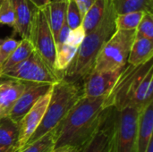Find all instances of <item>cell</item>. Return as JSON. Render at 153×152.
I'll list each match as a JSON object with an SVG mask.
<instances>
[{
    "label": "cell",
    "mask_w": 153,
    "mask_h": 152,
    "mask_svg": "<svg viewBox=\"0 0 153 152\" xmlns=\"http://www.w3.org/2000/svg\"><path fill=\"white\" fill-rule=\"evenodd\" d=\"M19 123L12 120L8 116L0 117V146L16 148L18 150Z\"/></svg>",
    "instance_id": "obj_19"
},
{
    "label": "cell",
    "mask_w": 153,
    "mask_h": 152,
    "mask_svg": "<svg viewBox=\"0 0 153 152\" xmlns=\"http://www.w3.org/2000/svg\"><path fill=\"white\" fill-rule=\"evenodd\" d=\"M66 7H67V1L52 0L44 8L49 27L51 29L55 39L57 37L63 24L65 22Z\"/></svg>",
    "instance_id": "obj_17"
},
{
    "label": "cell",
    "mask_w": 153,
    "mask_h": 152,
    "mask_svg": "<svg viewBox=\"0 0 153 152\" xmlns=\"http://www.w3.org/2000/svg\"><path fill=\"white\" fill-rule=\"evenodd\" d=\"M2 116V113H1V109H0V117Z\"/></svg>",
    "instance_id": "obj_37"
},
{
    "label": "cell",
    "mask_w": 153,
    "mask_h": 152,
    "mask_svg": "<svg viewBox=\"0 0 153 152\" xmlns=\"http://www.w3.org/2000/svg\"><path fill=\"white\" fill-rule=\"evenodd\" d=\"M0 24L13 29L15 24V12L13 0H2L0 4Z\"/></svg>",
    "instance_id": "obj_27"
},
{
    "label": "cell",
    "mask_w": 153,
    "mask_h": 152,
    "mask_svg": "<svg viewBox=\"0 0 153 152\" xmlns=\"http://www.w3.org/2000/svg\"><path fill=\"white\" fill-rule=\"evenodd\" d=\"M56 140V128L47 133L38 140L24 145L16 152H53Z\"/></svg>",
    "instance_id": "obj_22"
},
{
    "label": "cell",
    "mask_w": 153,
    "mask_h": 152,
    "mask_svg": "<svg viewBox=\"0 0 153 152\" xmlns=\"http://www.w3.org/2000/svg\"><path fill=\"white\" fill-rule=\"evenodd\" d=\"M15 12L14 33H18L22 39H28L31 22L38 8L30 0H13Z\"/></svg>",
    "instance_id": "obj_15"
},
{
    "label": "cell",
    "mask_w": 153,
    "mask_h": 152,
    "mask_svg": "<svg viewBox=\"0 0 153 152\" xmlns=\"http://www.w3.org/2000/svg\"><path fill=\"white\" fill-rule=\"evenodd\" d=\"M28 39L32 44L34 51L46 65L53 71L62 73L56 69V42L44 9H38L35 13Z\"/></svg>",
    "instance_id": "obj_6"
},
{
    "label": "cell",
    "mask_w": 153,
    "mask_h": 152,
    "mask_svg": "<svg viewBox=\"0 0 153 152\" xmlns=\"http://www.w3.org/2000/svg\"><path fill=\"white\" fill-rule=\"evenodd\" d=\"M34 82L6 80L0 83V109L2 116H7L19 97Z\"/></svg>",
    "instance_id": "obj_13"
},
{
    "label": "cell",
    "mask_w": 153,
    "mask_h": 152,
    "mask_svg": "<svg viewBox=\"0 0 153 152\" xmlns=\"http://www.w3.org/2000/svg\"><path fill=\"white\" fill-rule=\"evenodd\" d=\"M153 101L143 107L139 113L135 152H146L152 140Z\"/></svg>",
    "instance_id": "obj_14"
},
{
    "label": "cell",
    "mask_w": 153,
    "mask_h": 152,
    "mask_svg": "<svg viewBox=\"0 0 153 152\" xmlns=\"http://www.w3.org/2000/svg\"><path fill=\"white\" fill-rule=\"evenodd\" d=\"M117 14L142 11L153 13V0H111Z\"/></svg>",
    "instance_id": "obj_21"
},
{
    "label": "cell",
    "mask_w": 153,
    "mask_h": 152,
    "mask_svg": "<svg viewBox=\"0 0 153 152\" xmlns=\"http://www.w3.org/2000/svg\"><path fill=\"white\" fill-rule=\"evenodd\" d=\"M116 16L117 13L111 0H108L103 20L93 30L85 35L72 62L63 72V79L70 82H82L93 70L99 53L117 31Z\"/></svg>",
    "instance_id": "obj_2"
},
{
    "label": "cell",
    "mask_w": 153,
    "mask_h": 152,
    "mask_svg": "<svg viewBox=\"0 0 153 152\" xmlns=\"http://www.w3.org/2000/svg\"><path fill=\"white\" fill-rule=\"evenodd\" d=\"M136 38H146L153 40V13L145 12L135 30Z\"/></svg>",
    "instance_id": "obj_26"
},
{
    "label": "cell",
    "mask_w": 153,
    "mask_h": 152,
    "mask_svg": "<svg viewBox=\"0 0 153 152\" xmlns=\"http://www.w3.org/2000/svg\"><path fill=\"white\" fill-rule=\"evenodd\" d=\"M140 110L126 106L117 111L116 152H135L137 123Z\"/></svg>",
    "instance_id": "obj_7"
},
{
    "label": "cell",
    "mask_w": 153,
    "mask_h": 152,
    "mask_svg": "<svg viewBox=\"0 0 153 152\" xmlns=\"http://www.w3.org/2000/svg\"><path fill=\"white\" fill-rule=\"evenodd\" d=\"M74 1L77 4L82 16L85 13V12L89 9V7L91 5V4L94 2V0H74Z\"/></svg>",
    "instance_id": "obj_31"
},
{
    "label": "cell",
    "mask_w": 153,
    "mask_h": 152,
    "mask_svg": "<svg viewBox=\"0 0 153 152\" xmlns=\"http://www.w3.org/2000/svg\"><path fill=\"white\" fill-rule=\"evenodd\" d=\"M1 78L53 85L63 79V73L53 71L33 51L25 60L3 73L0 75Z\"/></svg>",
    "instance_id": "obj_5"
},
{
    "label": "cell",
    "mask_w": 153,
    "mask_h": 152,
    "mask_svg": "<svg viewBox=\"0 0 153 152\" xmlns=\"http://www.w3.org/2000/svg\"><path fill=\"white\" fill-rule=\"evenodd\" d=\"M71 29L69 28V26L67 25V23L65 22V23L63 24L57 37L55 39V42H56V47H59L61 45L65 44L66 42V39L68 38V35H69V32H70Z\"/></svg>",
    "instance_id": "obj_30"
},
{
    "label": "cell",
    "mask_w": 153,
    "mask_h": 152,
    "mask_svg": "<svg viewBox=\"0 0 153 152\" xmlns=\"http://www.w3.org/2000/svg\"><path fill=\"white\" fill-rule=\"evenodd\" d=\"M134 39L135 30H117L99 53L93 70L105 72L125 67Z\"/></svg>",
    "instance_id": "obj_4"
},
{
    "label": "cell",
    "mask_w": 153,
    "mask_h": 152,
    "mask_svg": "<svg viewBox=\"0 0 153 152\" xmlns=\"http://www.w3.org/2000/svg\"><path fill=\"white\" fill-rule=\"evenodd\" d=\"M20 40H17L12 37L5 39H0V65L8 58L10 54L18 46Z\"/></svg>",
    "instance_id": "obj_28"
},
{
    "label": "cell",
    "mask_w": 153,
    "mask_h": 152,
    "mask_svg": "<svg viewBox=\"0 0 153 152\" xmlns=\"http://www.w3.org/2000/svg\"><path fill=\"white\" fill-rule=\"evenodd\" d=\"M108 95L82 97L56 127L55 150L63 146L81 148L92 137L103 118Z\"/></svg>",
    "instance_id": "obj_1"
},
{
    "label": "cell",
    "mask_w": 153,
    "mask_h": 152,
    "mask_svg": "<svg viewBox=\"0 0 153 152\" xmlns=\"http://www.w3.org/2000/svg\"><path fill=\"white\" fill-rule=\"evenodd\" d=\"M1 2H2V0H0V4H1Z\"/></svg>",
    "instance_id": "obj_38"
},
{
    "label": "cell",
    "mask_w": 153,
    "mask_h": 152,
    "mask_svg": "<svg viewBox=\"0 0 153 152\" xmlns=\"http://www.w3.org/2000/svg\"><path fill=\"white\" fill-rule=\"evenodd\" d=\"M153 101V70L150 69L141 76L132 88L126 100V106H134L142 109Z\"/></svg>",
    "instance_id": "obj_12"
},
{
    "label": "cell",
    "mask_w": 153,
    "mask_h": 152,
    "mask_svg": "<svg viewBox=\"0 0 153 152\" xmlns=\"http://www.w3.org/2000/svg\"><path fill=\"white\" fill-rule=\"evenodd\" d=\"M125 67L105 72L92 70L82 80V97L97 98L108 95Z\"/></svg>",
    "instance_id": "obj_9"
},
{
    "label": "cell",
    "mask_w": 153,
    "mask_h": 152,
    "mask_svg": "<svg viewBox=\"0 0 153 152\" xmlns=\"http://www.w3.org/2000/svg\"><path fill=\"white\" fill-rule=\"evenodd\" d=\"M82 14L74 0H67V7L65 13V22L71 30L82 25Z\"/></svg>",
    "instance_id": "obj_25"
},
{
    "label": "cell",
    "mask_w": 153,
    "mask_h": 152,
    "mask_svg": "<svg viewBox=\"0 0 153 152\" xmlns=\"http://www.w3.org/2000/svg\"><path fill=\"white\" fill-rule=\"evenodd\" d=\"M117 111L115 107H107L101 123L81 152H116Z\"/></svg>",
    "instance_id": "obj_8"
},
{
    "label": "cell",
    "mask_w": 153,
    "mask_h": 152,
    "mask_svg": "<svg viewBox=\"0 0 153 152\" xmlns=\"http://www.w3.org/2000/svg\"><path fill=\"white\" fill-rule=\"evenodd\" d=\"M17 151L16 148H4L0 146V152H16Z\"/></svg>",
    "instance_id": "obj_34"
},
{
    "label": "cell",
    "mask_w": 153,
    "mask_h": 152,
    "mask_svg": "<svg viewBox=\"0 0 153 152\" xmlns=\"http://www.w3.org/2000/svg\"><path fill=\"white\" fill-rule=\"evenodd\" d=\"M55 1H67V0H55Z\"/></svg>",
    "instance_id": "obj_36"
},
{
    "label": "cell",
    "mask_w": 153,
    "mask_h": 152,
    "mask_svg": "<svg viewBox=\"0 0 153 152\" xmlns=\"http://www.w3.org/2000/svg\"><path fill=\"white\" fill-rule=\"evenodd\" d=\"M81 148H76L73 146H63L58 149L54 150L53 152H81Z\"/></svg>",
    "instance_id": "obj_32"
},
{
    "label": "cell",
    "mask_w": 153,
    "mask_h": 152,
    "mask_svg": "<svg viewBox=\"0 0 153 152\" xmlns=\"http://www.w3.org/2000/svg\"><path fill=\"white\" fill-rule=\"evenodd\" d=\"M34 51L33 46L29 39H22L18 46L10 54L8 58L0 65V75L16 65L25 60Z\"/></svg>",
    "instance_id": "obj_20"
},
{
    "label": "cell",
    "mask_w": 153,
    "mask_h": 152,
    "mask_svg": "<svg viewBox=\"0 0 153 152\" xmlns=\"http://www.w3.org/2000/svg\"><path fill=\"white\" fill-rule=\"evenodd\" d=\"M81 98H82V85L81 82H70L61 79L53 84L50 100L44 117L26 144L38 140L55 129Z\"/></svg>",
    "instance_id": "obj_3"
},
{
    "label": "cell",
    "mask_w": 153,
    "mask_h": 152,
    "mask_svg": "<svg viewBox=\"0 0 153 152\" xmlns=\"http://www.w3.org/2000/svg\"><path fill=\"white\" fill-rule=\"evenodd\" d=\"M145 12L136 11L116 16V28L117 30H136Z\"/></svg>",
    "instance_id": "obj_23"
},
{
    "label": "cell",
    "mask_w": 153,
    "mask_h": 152,
    "mask_svg": "<svg viewBox=\"0 0 153 152\" xmlns=\"http://www.w3.org/2000/svg\"><path fill=\"white\" fill-rule=\"evenodd\" d=\"M78 48L72 47L66 43L56 48V69L59 72H64L70 65L74 57Z\"/></svg>",
    "instance_id": "obj_24"
},
{
    "label": "cell",
    "mask_w": 153,
    "mask_h": 152,
    "mask_svg": "<svg viewBox=\"0 0 153 152\" xmlns=\"http://www.w3.org/2000/svg\"><path fill=\"white\" fill-rule=\"evenodd\" d=\"M52 86L48 83H32L19 97L7 116L14 122L19 123L35 103L52 89Z\"/></svg>",
    "instance_id": "obj_11"
},
{
    "label": "cell",
    "mask_w": 153,
    "mask_h": 152,
    "mask_svg": "<svg viewBox=\"0 0 153 152\" xmlns=\"http://www.w3.org/2000/svg\"><path fill=\"white\" fill-rule=\"evenodd\" d=\"M38 9H44L51 0H30Z\"/></svg>",
    "instance_id": "obj_33"
},
{
    "label": "cell",
    "mask_w": 153,
    "mask_h": 152,
    "mask_svg": "<svg viewBox=\"0 0 153 152\" xmlns=\"http://www.w3.org/2000/svg\"><path fill=\"white\" fill-rule=\"evenodd\" d=\"M85 31L82 28V26H79L74 30H71L68 35V38L66 39V44L74 47H79L80 45L82 44L84 37H85Z\"/></svg>",
    "instance_id": "obj_29"
},
{
    "label": "cell",
    "mask_w": 153,
    "mask_h": 152,
    "mask_svg": "<svg viewBox=\"0 0 153 152\" xmlns=\"http://www.w3.org/2000/svg\"><path fill=\"white\" fill-rule=\"evenodd\" d=\"M146 152H153V140L151 141L149 146H148V149H147V151Z\"/></svg>",
    "instance_id": "obj_35"
},
{
    "label": "cell",
    "mask_w": 153,
    "mask_h": 152,
    "mask_svg": "<svg viewBox=\"0 0 153 152\" xmlns=\"http://www.w3.org/2000/svg\"><path fill=\"white\" fill-rule=\"evenodd\" d=\"M108 4V0H94L89 9L85 12L82 22V26L85 34L93 30L101 22L106 14Z\"/></svg>",
    "instance_id": "obj_18"
},
{
    "label": "cell",
    "mask_w": 153,
    "mask_h": 152,
    "mask_svg": "<svg viewBox=\"0 0 153 152\" xmlns=\"http://www.w3.org/2000/svg\"><path fill=\"white\" fill-rule=\"evenodd\" d=\"M51 90L43 95L19 122L18 151L26 144L30 136L40 125L50 100Z\"/></svg>",
    "instance_id": "obj_10"
},
{
    "label": "cell",
    "mask_w": 153,
    "mask_h": 152,
    "mask_svg": "<svg viewBox=\"0 0 153 152\" xmlns=\"http://www.w3.org/2000/svg\"><path fill=\"white\" fill-rule=\"evenodd\" d=\"M153 40L146 38H136L132 45L127 64L138 66L152 59Z\"/></svg>",
    "instance_id": "obj_16"
}]
</instances>
